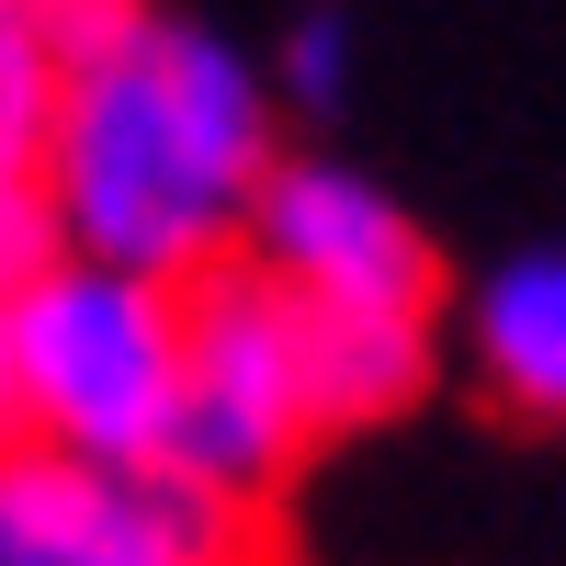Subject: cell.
<instances>
[{
    "instance_id": "obj_1",
    "label": "cell",
    "mask_w": 566,
    "mask_h": 566,
    "mask_svg": "<svg viewBox=\"0 0 566 566\" xmlns=\"http://www.w3.org/2000/svg\"><path fill=\"white\" fill-rule=\"evenodd\" d=\"M45 45H57V103L23 159L45 250L148 283L216 272L239 250L261 170L283 159L261 57L148 0H45Z\"/></svg>"
},
{
    "instance_id": "obj_9",
    "label": "cell",
    "mask_w": 566,
    "mask_h": 566,
    "mask_svg": "<svg viewBox=\"0 0 566 566\" xmlns=\"http://www.w3.org/2000/svg\"><path fill=\"white\" fill-rule=\"evenodd\" d=\"M261 91H272V114H340L352 103V23L340 12H295V34L272 45Z\"/></svg>"
},
{
    "instance_id": "obj_12",
    "label": "cell",
    "mask_w": 566,
    "mask_h": 566,
    "mask_svg": "<svg viewBox=\"0 0 566 566\" xmlns=\"http://www.w3.org/2000/svg\"><path fill=\"white\" fill-rule=\"evenodd\" d=\"M216 566H261V555H250V544H239V555H216Z\"/></svg>"
},
{
    "instance_id": "obj_11",
    "label": "cell",
    "mask_w": 566,
    "mask_h": 566,
    "mask_svg": "<svg viewBox=\"0 0 566 566\" xmlns=\"http://www.w3.org/2000/svg\"><path fill=\"white\" fill-rule=\"evenodd\" d=\"M23 442V408H12V352H0V453Z\"/></svg>"
},
{
    "instance_id": "obj_6",
    "label": "cell",
    "mask_w": 566,
    "mask_h": 566,
    "mask_svg": "<svg viewBox=\"0 0 566 566\" xmlns=\"http://www.w3.org/2000/svg\"><path fill=\"white\" fill-rule=\"evenodd\" d=\"M442 374V328L419 306H295V386H306V431H374L431 397Z\"/></svg>"
},
{
    "instance_id": "obj_2",
    "label": "cell",
    "mask_w": 566,
    "mask_h": 566,
    "mask_svg": "<svg viewBox=\"0 0 566 566\" xmlns=\"http://www.w3.org/2000/svg\"><path fill=\"white\" fill-rule=\"evenodd\" d=\"M0 352H12V408L34 453L159 476L181 386V283L45 250L23 283H0Z\"/></svg>"
},
{
    "instance_id": "obj_7",
    "label": "cell",
    "mask_w": 566,
    "mask_h": 566,
    "mask_svg": "<svg viewBox=\"0 0 566 566\" xmlns=\"http://www.w3.org/2000/svg\"><path fill=\"white\" fill-rule=\"evenodd\" d=\"M464 374L510 408V419H555L566 408V250H499L464 283Z\"/></svg>"
},
{
    "instance_id": "obj_5",
    "label": "cell",
    "mask_w": 566,
    "mask_h": 566,
    "mask_svg": "<svg viewBox=\"0 0 566 566\" xmlns=\"http://www.w3.org/2000/svg\"><path fill=\"white\" fill-rule=\"evenodd\" d=\"M239 555V522L170 476H114L12 442L0 453V566H216Z\"/></svg>"
},
{
    "instance_id": "obj_10",
    "label": "cell",
    "mask_w": 566,
    "mask_h": 566,
    "mask_svg": "<svg viewBox=\"0 0 566 566\" xmlns=\"http://www.w3.org/2000/svg\"><path fill=\"white\" fill-rule=\"evenodd\" d=\"M45 261V227H34V193H23V170H0V283H23Z\"/></svg>"
},
{
    "instance_id": "obj_8",
    "label": "cell",
    "mask_w": 566,
    "mask_h": 566,
    "mask_svg": "<svg viewBox=\"0 0 566 566\" xmlns=\"http://www.w3.org/2000/svg\"><path fill=\"white\" fill-rule=\"evenodd\" d=\"M45 103H57V45H45V0H0V170L34 159Z\"/></svg>"
},
{
    "instance_id": "obj_4",
    "label": "cell",
    "mask_w": 566,
    "mask_h": 566,
    "mask_svg": "<svg viewBox=\"0 0 566 566\" xmlns=\"http://www.w3.org/2000/svg\"><path fill=\"white\" fill-rule=\"evenodd\" d=\"M227 261H239L250 283H272L283 306H419V317H431V283H442L419 216L374 170L328 159V148L261 170V193H250Z\"/></svg>"
},
{
    "instance_id": "obj_3",
    "label": "cell",
    "mask_w": 566,
    "mask_h": 566,
    "mask_svg": "<svg viewBox=\"0 0 566 566\" xmlns=\"http://www.w3.org/2000/svg\"><path fill=\"white\" fill-rule=\"evenodd\" d=\"M306 386H295V306L250 283L239 261H216L181 283V386H170V442H159V476L181 499L250 510L295 476L306 453Z\"/></svg>"
}]
</instances>
